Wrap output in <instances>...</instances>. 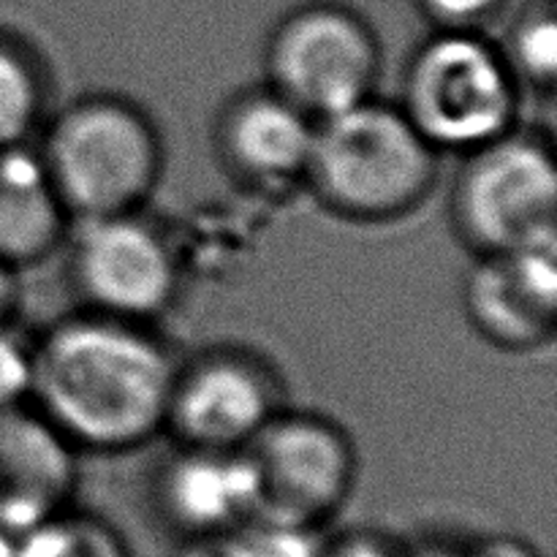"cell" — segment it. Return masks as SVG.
Masks as SVG:
<instances>
[{"instance_id":"6da1fadb","label":"cell","mask_w":557,"mask_h":557,"mask_svg":"<svg viewBox=\"0 0 557 557\" xmlns=\"http://www.w3.org/2000/svg\"><path fill=\"white\" fill-rule=\"evenodd\" d=\"M177 359L150 324L82 313L30 348L33 408L76 451H134L166 430Z\"/></svg>"},{"instance_id":"7a4b0ae2","label":"cell","mask_w":557,"mask_h":557,"mask_svg":"<svg viewBox=\"0 0 557 557\" xmlns=\"http://www.w3.org/2000/svg\"><path fill=\"white\" fill-rule=\"evenodd\" d=\"M438 180V152L400 107L379 98L315 125L305 185L335 215L384 223L417 210Z\"/></svg>"},{"instance_id":"3957f363","label":"cell","mask_w":557,"mask_h":557,"mask_svg":"<svg viewBox=\"0 0 557 557\" xmlns=\"http://www.w3.org/2000/svg\"><path fill=\"white\" fill-rule=\"evenodd\" d=\"M71 221L139 212L163 169V145L145 109L120 96H85L47 125L38 147Z\"/></svg>"},{"instance_id":"277c9868","label":"cell","mask_w":557,"mask_h":557,"mask_svg":"<svg viewBox=\"0 0 557 557\" xmlns=\"http://www.w3.org/2000/svg\"><path fill=\"white\" fill-rule=\"evenodd\" d=\"M522 87L482 30H438L408 60L400 109L435 152H468L517 128Z\"/></svg>"},{"instance_id":"5b68a950","label":"cell","mask_w":557,"mask_h":557,"mask_svg":"<svg viewBox=\"0 0 557 557\" xmlns=\"http://www.w3.org/2000/svg\"><path fill=\"white\" fill-rule=\"evenodd\" d=\"M451 221L476 256L555 250L557 163L553 141L533 131H509L468 152Z\"/></svg>"},{"instance_id":"8992f818","label":"cell","mask_w":557,"mask_h":557,"mask_svg":"<svg viewBox=\"0 0 557 557\" xmlns=\"http://www.w3.org/2000/svg\"><path fill=\"white\" fill-rule=\"evenodd\" d=\"M264 69L267 87L321 123L375 96L381 44L346 5H299L272 30Z\"/></svg>"},{"instance_id":"52a82bcc","label":"cell","mask_w":557,"mask_h":557,"mask_svg":"<svg viewBox=\"0 0 557 557\" xmlns=\"http://www.w3.org/2000/svg\"><path fill=\"white\" fill-rule=\"evenodd\" d=\"M261 520L324 531L357 482V449L346 430L321 413L277 411L245 446Z\"/></svg>"},{"instance_id":"ba28073f","label":"cell","mask_w":557,"mask_h":557,"mask_svg":"<svg viewBox=\"0 0 557 557\" xmlns=\"http://www.w3.org/2000/svg\"><path fill=\"white\" fill-rule=\"evenodd\" d=\"M69 270L85 310L136 324L161 319L183 283L172 243L139 212L79 221Z\"/></svg>"},{"instance_id":"9c48e42d","label":"cell","mask_w":557,"mask_h":557,"mask_svg":"<svg viewBox=\"0 0 557 557\" xmlns=\"http://www.w3.org/2000/svg\"><path fill=\"white\" fill-rule=\"evenodd\" d=\"M277 411V373L243 348H210L177 364L166 411V433L180 446L245 449Z\"/></svg>"},{"instance_id":"30bf717a","label":"cell","mask_w":557,"mask_h":557,"mask_svg":"<svg viewBox=\"0 0 557 557\" xmlns=\"http://www.w3.org/2000/svg\"><path fill=\"white\" fill-rule=\"evenodd\" d=\"M462 305L473 330L500 351H539L557 330L555 250L479 256Z\"/></svg>"},{"instance_id":"8fae6325","label":"cell","mask_w":557,"mask_h":557,"mask_svg":"<svg viewBox=\"0 0 557 557\" xmlns=\"http://www.w3.org/2000/svg\"><path fill=\"white\" fill-rule=\"evenodd\" d=\"M79 487L76 449L25 403L0 406V528H27L71 509Z\"/></svg>"},{"instance_id":"7c38bea8","label":"cell","mask_w":557,"mask_h":557,"mask_svg":"<svg viewBox=\"0 0 557 557\" xmlns=\"http://www.w3.org/2000/svg\"><path fill=\"white\" fill-rule=\"evenodd\" d=\"M315 125L272 87H250L218 114V156L228 174L250 188L286 190L305 183Z\"/></svg>"},{"instance_id":"4fadbf2b","label":"cell","mask_w":557,"mask_h":557,"mask_svg":"<svg viewBox=\"0 0 557 557\" xmlns=\"http://www.w3.org/2000/svg\"><path fill=\"white\" fill-rule=\"evenodd\" d=\"M152 500L180 539L237 531L256 515L248 451L180 446L158 471Z\"/></svg>"},{"instance_id":"5bb4252c","label":"cell","mask_w":557,"mask_h":557,"mask_svg":"<svg viewBox=\"0 0 557 557\" xmlns=\"http://www.w3.org/2000/svg\"><path fill=\"white\" fill-rule=\"evenodd\" d=\"M69 223L38 150H0V261L14 270L38 264L58 248Z\"/></svg>"},{"instance_id":"9a60e30c","label":"cell","mask_w":557,"mask_h":557,"mask_svg":"<svg viewBox=\"0 0 557 557\" xmlns=\"http://www.w3.org/2000/svg\"><path fill=\"white\" fill-rule=\"evenodd\" d=\"M47 101L49 82L41 60L20 38L0 33V150L30 141Z\"/></svg>"},{"instance_id":"2e32d148","label":"cell","mask_w":557,"mask_h":557,"mask_svg":"<svg viewBox=\"0 0 557 557\" xmlns=\"http://www.w3.org/2000/svg\"><path fill=\"white\" fill-rule=\"evenodd\" d=\"M14 557H134L123 533L90 511L65 509L14 536Z\"/></svg>"},{"instance_id":"e0dca14e","label":"cell","mask_w":557,"mask_h":557,"mask_svg":"<svg viewBox=\"0 0 557 557\" xmlns=\"http://www.w3.org/2000/svg\"><path fill=\"white\" fill-rule=\"evenodd\" d=\"M504 49L522 90L553 92L557 82V14L553 0H533L509 33Z\"/></svg>"},{"instance_id":"ac0fdd59","label":"cell","mask_w":557,"mask_h":557,"mask_svg":"<svg viewBox=\"0 0 557 557\" xmlns=\"http://www.w3.org/2000/svg\"><path fill=\"white\" fill-rule=\"evenodd\" d=\"M237 531L250 557H321L324 549V533L315 528L250 517Z\"/></svg>"},{"instance_id":"d6986e66","label":"cell","mask_w":557,"mask_h":557,"mask_svg":"<svg viewBox=\"0 0 557 557\" xmlns=\"http://www.w3.org/2000/svg\"><path fill=\"white\" fill-rule=\"evenodd\" d=\"M30 395V348L22 346L11 326H0V406L25 403Z\"/></svg>"},{"instance_id":"ffe728a7","label":"cell","mask_w":557,"mask_h":557,"mask_svg":"<svg viewBox=\"0 0 557 557\" xmlns=\"http://www.w3.org/2000/svg\"><path fill=\"white\" fill-rule=\"evenodd\" d=\"M438 30H482L506 0H417Z\"/></svg>"},{"instance_id":"44dd1931","label":"cell","mask_w":557,"mask_h":557,"mask_svg":"<svg viewBox=\"0 0 557 557\" xmlns=\"http://www.w3.org/2000/svg\"><path fill=\"white\" fill-rule=\"evenodd\" d=\"M321 557H408V542L375 528H354L324 539Z\"/></svg>"},{"instance_id":"7402d4cb","label":"cell","mask_w":557,"mask_h":557,"mask_svg":"<svg viewBox=\"0 0 557 557\" xmlns=\"http://www.w3.org/2000/svg\"><path fill=\"white\" fill-rule=\"evenodd\" d=\"M172 557H250L239 531L210 533V536H190L180 542Z\"/></svg>"},{"instance_id":"603a6c76","label":"cell","mask_w":557,"mask_h":557,"mask_svg":"<svg viewBox=\"0 0 557 557\" xmlns=\"http://www.w3.org/2000/svg\"><path fill=\"white\" fill-rule=\"evenodd\" d=\"M471 557H542L531 542L511 533H487L468 542Z\"/></svg>"},{"instance_id":"cb8c5ba5","label":"cell","mask_w":557,"mask_h":557,"mask_svg":"<svg viewBox=\"0 0 557 557\" xmlns=\"http://www.w3.org/2000/svg\"><path fill=\"white\" fill-rule=\"evenodd\" d=\"M20 310V283L14 267L0 261V326H11Z\"/></svg>"},{"instance_id":"d4e9b609","label":"cell","mask_w":557,"mask_h":557,"mask_svg":"<svg viewBox=\"0 0 557 557\" xmlns=\"http://www.w3.org/2000/svg\"><path fill=\"white\" fill-rule=\"evenodd\" d=\"M408 557H471V549H468V542L424 539L419 544H408Z\"/></svg>"},{"instance_id":"484cf974","label":"cell","mask_w":557,"mask_h":557,"mask_svg":"<svg viewBox=\"0 0 557 557\" xmlns=\"http://www.w3.org/2000/svg\"><path fill=\"white\" fill-rule=\"evenodd\" d=\"M0 557H14V536L0 528Z\"/></svg>"}]
</instances>
